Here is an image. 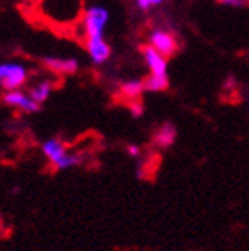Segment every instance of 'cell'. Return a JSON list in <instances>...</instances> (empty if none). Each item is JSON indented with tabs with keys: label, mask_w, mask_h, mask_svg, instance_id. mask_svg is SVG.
Returning <instances> with one entry per match:
<instances>
[{
	"label": "cell",
	"mask_w": 249,
	"mask_h": 251,
	"mask_svg": "<svg viewBox=\"0 0 249 251\" xmlns=\"http://www.w3.org/2000/svg\"><path fill=\"white\" fill-rule=\"evenodd\" d=\"M176 138H178V131H176L174 124L171 122H166V124L159 126L152 134V143L153 147L160 150L171 149L173 145L176 143Z\"/></svg>",
	"instance_id": "obj_10"
},
{
	"label": "cell",
	"mask_w": 249,
	"mask_h": 251,
	"mask_svg": "<svg viewBox=\"0 0 249 251\" xmlns=\"http://www.w3.org/2000/svg\"><path fill=\"white\" fill-rule=\"evenodd\" d=\"M168 0H136V7L140 11L147 12L150 9H155V7H160L162 4H166Z\"/></svg>",
	"instance_id": "obj_14"
},
{
	"label": "cell",
	"mask_w": 249,
	"mask_h": 251,
	"mask_svg": "<svg viewBox=\"0 0 249 251\" xmlns=\"http://www.w3.org/2000/svg\"><path fill=\"white\" fill-rule=\"evenodd\" d=\"M145 87L150 93H162L169 87V75H153L150 74L145 78Z\"/></svg>",
	"instance_id": "obj_13"
},
{
	"label": "cell",
	"mask_w": 249,
	"mask_h": 251,
	"mask_svg": "<svg viewBox=\"0 0 249 251\" xmlns=\"http://www.w3.org/2000/svg\"><path fill=\"white\" fill-rule=\"evenodd\" d=\"M148 46H152L157 52H160L166 58H173L178 52V39L173 31L164 30V28H155L148 35Z\"/></svg>",
	"instance_id": "obj_5"
},
{
	"label": "cell",
	"mask_w": 249,
	"mask_h": 251,
	"mask_svg": "<svg viewBox=\"0 0 249 251\" xmlns=\"http://www.w3.org/2000/svg\"><path fill=\"white\" fill-rule=\"evenodd\" d=\"M44 67L49 72H54V74L59 75H74L78 72V59L77 58H65V56H46L42 59Z\"/></svg>",
	"instance_id": "obj_8"
},
{
	"label": "cell",
	"mask_w": 249,
	"mask_h": 251,
	"mask_svg": "<svg viewBox=\"0 0 249 251\" xmlns=\"http://www.w3.org/2000/svg\"><path fill=\"white\" fill-rule=\"evenodd\" d=\"M40 14L56 26H72L82 20L80 0H40Z\"/></svg>",
	"instance_id": "obj_1"
},
{
	"label": "cell",
	"mask_w": 249,
	"mask_h": 251,
	"mask_svg": "<svg viewBox=\"0 0 249 251\" xmlns=\"http://www.w3.org/2000/svg\"><path fill=\"white\" fill-rule=\"evenodd\" d=\"M218 4L226 5V7H244L249 0H216Z\"/></svg>",
	"instance_id": "obj_16"
},
{
	"label": "cell",
	"mask_w": 249,
	"mask_h": 251,
	"mask_svg": "<svg viewBox=\"0 0 249 251\" xmlns=\"http://www.w3.org/2000/svg\"><path fill=\"white\" fill-rule=\"evenodd\" d=\"M125 153H127L131 159H140L141 157V149L134 143H127L125 145Z\"/></svg>",
	"instance_id": "obj_15"
},
{
	"label": "cell",
	"mask_w": 249,
	"mask_h": 251,
	"mask_svg": "<svg viewBox=\"0 0 249 251\" xmlns=\"http://www.w3.org/2000/svg\"><path fill=\"white\" fill-rule=\"evenodd\" d=\"M110 21V11L103 5H87L82 14L80 26L84 31V40L86 39H98L105 37L106 26Z\"/></svg>",
	"instance_id": "obj_3"
},
{
	"label": "cell",
	"mask_w": 249,
	"mask_h": 251,
	"mask_svg": "<svg viewBox=\"0 0 249 251\" xmlns=\"http://www.w3.org/2000/svg\"><path fill=\"white\" fill-rule=\"evenodd\" d=\"M145 91H147V87H145L143 78H129V80L121 84V96L129 100V101L140 100Z\"/></svg>",
	"instance_id": "obj_11"
},
{
	"label": "cell",
	"mask_w": 249,
	"mask_h": 251,
	"mask_svg": "<svg viewBox=\"0 0 249 251\" xmlns=\"http://www.w3.org/2000/svg\"><path fill=\"white\" fill-rule=\"evenodd\" d=\"M30 78V70L21 61H0V87L4 91L21 89Z\"/></svg>",
	"instance_id": "obj_4"
},
{
	"label": "cell",
	"mask_w": 249,
	"mask_h": 251,
	"mask_svg": "<svg viewBox=\"0 0 249 251\" xmlns=\"http://www.w3.org/2000/svg\"><path fill=\"white\" fill-rule=\"evenodd\" d=\"M2 101L5 103L11 108L18 110L21 114H37L40 110V103H37L35 100L31 98L30 93L23 89H12V91H4V96H2Z\"/></svg>",
	"instance_id": "obj_6"
},
{
	"label": "cell",
	"mask_w": 249,
	"mask_h": 251,
	"mask_svg": "<svg viewBox=\"0 0 249 251\" xmlns=\"http://www.w3.org/2000/svg\"><path fill=\"white\" fill-rule=\"evenodd\" d=\"M52 91H54V82L49 80V78H42V80H37V82L28 89V93H30V96L35 100L37 103L42 105V103H46L47 100L51 98Z\"/></svg>",
	"instance_id": "obj_12"
},
{
	"label": "cell",
	"mask_w": 249,
	"mask_h": 251,
	"mask_svg": "<svg viewBox=\"0 0 249 251\" xmlns=\"http://www.w3.org/2000/svg\"><path fill=\"white\" fill-rule=\"evenodd\" d=\"M129 108H131V112H132V117H141V115H143V105H141L140 100H134V101H131Z\"/></svg>",
	"instance_id": "obj_17"
},
{
	"label": "cell",
	"mask_w": 249,
	"mask_h": 251,
	"mask_svg": "<svg viewBox=\"0 0 249 251\" xmlns=\"http://www.w3.org/2000/svg\"><path fill=\"white\" fill-rule=\"evenodd\" d=\"M86 51L89 54V59L93 65L100 67L105 65L112 58V46L106 42L105 37H98V39H86Z\"/></svg>",
	"instance_id": "obj_7"
},
{
	"label": "cell",
	"mask_w": 249,
	"mask_h": 251,
	"mask_svg": "<svg viewBox=\"0 0 249 251\" xmlns=\"http://www.w3.org/2000/svg\"><path fill=\"white\" fill-rule=\"evenodd\" d=\"M40 152L56 171L74 169L82 164V153L70 152L65 141L59 138H46L40 143Z\"/></svg>",
	"instance_id": "obj_2"
},
{
	"label": "cell",
	"mask_w": 249,
	"mask_h": 251,
	"mask_svg": "<svg viewBox=\"0 0 249 251\" xmlns=\"http://www.w3.org/2000/svg\"><path fill=\"white\" fill-rule=\"evenodd\" d=\"M141 56H143V61L147 65L148 72L153 75H169L168 74V68H169V63L168 58L162 56L160 52H157L152 46H143L141 47Z\"/></svg>",
	"instance_id": "obj_9"
}]
</instances>
